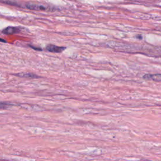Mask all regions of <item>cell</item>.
Instances as JSON below:
<instances>
[{"label": "cell", "mask_w": 161, "mask_h": 161, "mask_svg": "<svg viewBox=\"0 0 161 161\" xmlns=\"http://www.w3.org/2000/svg\"><path fill=\"white\" fill-rule=\"evenodd\" d=\"M0 42H3V43H7V41L2 38H0Z\"/></svg>", "instance_id": "8"}, {"label": "cell", "mask_w": 161, "mask_h": 161, "mask_svg": "<svg viewBox=\"0 0 161 161\" xmlns=\"http://www.w3.org/2000/svg\"><path fill=\"white\" fill-rule=\"evenodd\" d=\"M15 76H18V77H23V78H29V79H37V78H40V77L34 74L33 73H30V72H22V73H18V74H15Z\"/></svg>", "instance_id": "4"}, {"label": "cell", "mask_w": 161, "mask_h": 161, "mask_svg": "<svg viewBox=\"0 0 161 161\" xmlns=\"http://www.w3.org/2000/svg\"><path fill=\"white\" fill-rule=\"evenodd\" d=\"M26 8L32 10H36V11H43L45 10L47 8L43 5H35V4H27L26 5Z\"/></svg>", "instance_id": "5"}, {"label": "cell", "mask_w": 161, "mask_h": 161, "mask_svg": "<svg viewBox=\"0 0 161 161\" xmlns=\"http://www.w3.org/2000/svg\"><path fill=\"white\" fill-rule=\"evenodd\" d=\"M11 104L8 103H5V102H0V110H3V109H7L8 107H10Z\"/></svg>", "instance_id": "6"}, {"label": "cell", "mask_w": 161, "mask_h": 161, "mask_svg": "<svg viewBox=\"0 0 161 161\" xmlns=\"http://www.w3.org/2000/svg\"><path fill=\"white\" fill-rule=\"evenodd\" d=\"M143 78L145 80H152L156 82H161V74H145Z\"/></svg>", "instance_id": "2"}, {"label": "cell", "mask_w": 161, "mask_h": 161, "mask_svg": "<svg viewBox=\"0 0 161 161\" xmlns=\"http://www.w3.org/2000/svg\"><path fill=\"white\" fill-rule=\"evenodd\" d=\"M66 48V47H59L55 45L49 44L46 47V50L53 53H61Z\"/></svg>", "instance_id": "1"}, {"label": "cell", "mask_w": 161, "mask_h": 161, "mask_svg": "<svg viewBox=\"0 0 161 161\" xmlns=\"http://www.w3.org/2000/svg\"><path fill=\"white\" fill-rule=\"evenodd\" d=\"M30 47H31L32 48L35 49V50H37L39 51H41L42 50V48H39V47H33L32 45H30Z\"/></svg>", "instance_id": "7"}, {"label": "cell", "mask_w": 161, "mask_h": 161, "mask_svg": "<svg viewBox=\"0 0 161 161\" xmlns=\"http://www.w3.org/2000/svg\"><path fill=\"white\" fill-rule=\"evenodd\" d=\"M20 32V30L17 27H14V26H8L7 28L5 29L2 31V33L6 35H12V34H18Z\"/></svg>", "instance_id": "3"}]
</instances>
